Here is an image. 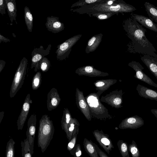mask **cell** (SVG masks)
Returning a JSON list of instances; mask_svg holds the SVG:
<instances>
[{"instance_id": "cell-38", "label": "cell", "mask_w": 157, "mask_h": 157, "mask_svg": "<svg viewBox=\"0 0 157 157\" xmlns=\"http://www.w3.org/2000/svg\"><path fill=\"white\" fill-rule=\"evenodd\" d=\"M101 141L103 144L105 145H108L110 144L109 140L106 138H102Z\"/></svg>"}, {"instance_id": "cell-1", "label": "cell", "mask_w": 157, "mask_h": 157, "mask_svg": "<svg viewBox=\"0 0 157 157\" xmlns=\"http://www.w3.org/2000/svg\"><path fill=\"white\" fill-rule=\"evenodd\" d=\"M125 29L132 40V52L157 58L156 51L147 38L146 29L132 17L126 20Z\"/></svg>"}, {"instance_id": "cell-35", "label": "cell", "mask_w": 157, "mask_h": 157, "mask_svg": "<svg viewBox=\"0 0 157 157\" xmlns=\"http://www.w3.org/2000/svg\"><path fill=\"white\" fill-rule=\"evenodd\" d=\"M87 148L88 151L91 153L94 152V149L93 146L90 144H88L86 146Z\"/></svg>"}, {"instance_id": "cell-23", "label": "cell", "mask_w": 157, "mask_h": 157, "mask_svg": "<svg viewBox=\"0 0 157 157\" xmlns=\"http://www.w3.org/2000/svg\"><path fill=\"white\" fill-rule=\"evenodd\" d=\"M144 6L149 18L157 24V7L148 2L144 3Z\"/></svg>"}, {"instance_id": "cell-24", "label": "cell", "mask_w": 157, "mask_h": 157, "mask_svg": "<svg viewBox=\"0 0 157 157\" xmlns=\"http://www.w3.org/2000/svg\"><path fill=\"white\" fill-rule=\"evenodd\" d=\"M24 10L25 22L29 31L31 32L33 25V15L28 7L25 6Z\"/></svg>"}, {"instance_id": "cell-21", "label": "cell", "mask_w": 157, "mask_h": 157, "mask_svg": "<svg viewBox=\"0 0 157 157\" xmlns=\"http://www.w3.org/2000/svg\"><path fill=\"white\" fill-rule=\"evenodd\" d=\"M102 36L101 33L96 34L89 40L85 50L86 53L93 52L96 50L101 41Z\"/></svg>"}, {"instance_id": "cell-20", "label": "cell", "mask_w": 157, "mask_h": 157, "mask_svg": "<svg viewBox=\"0 0 157 157\" xmlns=\"http://www.w3.org/2000/svg\"><path fill=\"white\" fill-rule=\"evenodd\" d=\"M117 82V80L116 79L98 80L95 82L94 83V85L95 86V89L97 92L101 94Z\"/></svg>"}, {"instance_id": "cell-28", "label": "cell", "mask_w": 157, "mask_h": 157, "mask_svg": "<svg viewBox=\"0 0 157 157\" xmlns=\"http://www.w3.org/2000/svg\"><path fill=\"white\" fill-rule=\"evenodd\" d=\"M42 82L41 74L39 71H37L34 75L32 82V88L33 90H36L40 87Z\"/></svg>"}, {"instance_id": "cell-37", "label": "cell", "mask_w": 157, "mask_h": 157, "mask_svg": "<svg viewBox=\"0 0 157 157\" xmlns=\"http://www.w3.org/2000/svg\"><path fill=\"white\" fill-rule=\"evenodd\" d=\"M121 150L123 152H125L127 151V147L126 144L124 143H123L121 145Z\"/></svg>"}, {"instance_id": "cell-12", "label": "cell", "mask_w": 157, "mask_h": 157, "mask_svg": "<svg viewBox=\"0 0 157 157\" xmlns=\"http://www.w3.org/2000/svg\"><path fill=\"white\" fill-rule=\"evenodd\" d=\"M32 103V101L30 98V94H28L25 100L21 112L17 121L18 130H22L23 129L29 112L31 104Z\"/></svg>"}, {"instance_id": "cell-2", "label": "cell", "mask_w": 157, "mask_h": 157, "mask_svg": "<svg viewBox=\"0 0 157 157\" xmlns=\"http://www.w3.org/2000/svg\"><path fill=\"white\" fill-rule=\"evenodd\" d=\"M107 1L90 4L75 9H71V10L80 14L87 13L89 15L101 13L131 12L136 9L135 7L123 0H116L113 4L110 5L107 4Z\"/></svg>"}, {"instance_id": "cell-7", "label": "cell", "mask_w": 157, "mask_h": 157, "mask_svg": "<svg viewBox=\"0 0 157 157\" xmlns=\"http://www.w3.org/2000/svg\"><path fill=\"white\" fill-rule=\"evenodd\" d=\"M122 90H115L102 96L100 98L101 101L105 103L112 107L119 109L122 107L123 103Z\"/></svg>"}, {"instance_id": "cell-31", "label": "cell", "mask_w": 157, "mask_h": 157, "mask_svg": "<svg viewBox=\"0 0 157 157\" xmlns=\"http://www.w3.org/2000/svg\"><path fill=\"white\" fill-rule=\"evenodd\" d=\"M117 13L112 12L101 13L91 14L89 15H91L92 16L96 17L99 20H103L108 19L113 15Z\"/></svg>"}, {"instance_id": "cell-42", "label": "cell", "mask_w": 157, "mask_h": 157, "mask_svg": "<svg viewBox=\"0 0 157 157\" xmlns=\"http://www.w3.org/2000/svg\"><path fill=\"white\" fill-rule=\"evenodd\" d=\"M77 156H79L81 154V152L80 151H79L78 152H77L76 153Z\"/></svg>"}, {"instance_id": "cell-17", "label": "cell", "mask_w": 157, "mask_h": 157, "mask_svg": "<svg viewBox=\"0 0 157 157\" xmlns=\"http://www.w3.org/2000/svg\"><path fill=\"white\" fill-rule=\"evenodd\" d=\"M132 16L141 25L157 33V24L150 18L134 13L132 14Z\"/></svg>"}, {"instance_id": "cell-9", "label": "cell", "mask_w": 157, "mask_h": 157, "mask_svg": "<svg viewBox=\"0 0 157 157\" xmlns=\"http://www.w3.org/2000/svg\"><path fill=\"white\" fill-rule=\"evenodd\" d=\"M128 66L135 71L134 77L149 85L157 88V84L143 71L144 68L139 62L132 61L128 63Z\"/></svg>"}, {"instance_id": "cell-22", "label": "cell", "mask_w": 157, "mask_h": 157, "mask_svg": "<svg viewBox=\"0 0 157 157\" xmlns=\"http://www.w3.org/2000/svg\"><path fill=\"white\" fill-rule=\"evenodd\" d=\"M6 4V9L11 23L13 21H16L17 12V11L15 0H5Z\"/></svg>"}, {"instance_id": "cell-30", "label": "cell", "mask_w": 157, "mask_h": 157, "mask_svg": "<svg viewBox=\"0 0 157 157\" xmlns=\"http://www.w3.org/2000/svg\"><path fill=\"white\" fill-rule=\"evenodd\" d=\"M50 61L46 57H44L40 61L39 65V70H40L43 72H47L50 67Z\"/></svg>"}, {"instance_id": "cell-25", "label": "cell", "mask_w": 157, "mask_h": 157, "mask_svg": "<svg viewBox=\"0 0 157 157\" xmlns=\"http://www.w3.org/2000/svg\"><path fill=\"white\" fill-rule=\"evenodd\" d=\"M72 118L71 114L68 109L64 108L61 119V127L63 130L66 132L68 125Z\"/></svg>"}, {"instance_id": "cell-11", "label": "cell", "mask_w": 157, "mask_h": 157, "mask_svg": "<svg viewBox=\"0 0 157 157\" xmlns=\"http://www.w3.org/2000/svg\"><path fill=\"white\" fill-rule=\"evenodd\" d=\"M75 95L76 103L78 108L88 120L91 121L92 117L88 105L84 96L83 92L77 87Z\"/></svg>"}, {"instance_id": "cell-36", "label": "cell", "mask_w": 157, "mask_h": 157, "mask_svg": "<svg viewBox=\"0 0 157 157\" xmlns=\"http://www.w3.org/2000/svg\"><path fill=\"white\" fill-rule=\"evenodd\" d=\"M5 64L6 62L5 61L3 60H0V73L1 72L5 66Z\"/></svg>"}, {"instance_id": "cell-32", "label": "cell", "mask_w": 157, "mask_h": 157, "mask_svg": "<svg viewBox=\"0 0 157 157\" xmlns=\"http://www.w3.org/2000/svg\"><path fill=\"white\" fill-rule=\"evenodd\" d=\"M6 4L5 0H0V13L1 14L3 15L5 14L6 12Z\"/></svg>"}, {"instance_id": "cell-5", "label": "cell", "mask_w": 157, "mask_h": 157, "mask_svg": "<svg viewBox=\"0 0 157 157\" xmlns=\"http://www.w3.org/2000/svg\"><path fill=\"white\" fill-rule=\"evenodd\" d=\"M28 60L23 57L17 69L11 86L10 96L13 97L21 88L26 73Z\"/></svg>"}, {"instance_id": "cell-41", "label": "cell", "mask_w": 157, "mask_h": 157, "mask_svg": "<svg viewBox=\"0 0 157 157\" xmlns=\"http://www.w3.org/2000/svg\"><path fill=\"white\" fill-rule=\"evenodd\" d=\"M4 114V111H2L0 112V124L3 119Z\"/></svg>"}, {"instance_id": "cell-26", "label": "cell", "mask_w": 157, "mask_h": 157, "mask_svg": "<svg viewBox=\"0 0 157 157\" xmlns=\"http://www.w3.org/2000/svg\"><path fill=\"white\" fill-rule=\"evenodd\" d=\"M21 144L22 157H32L30 146L27 139H24L22 141Z\"/></svg>"}, {"instance_id": "cell-34", "label": "cell", "mask_w": 157, "mask_h": 157, "mask_svg": "<svg viewBox=\"0 0 157 157\" xmlns=\"http://www.w3.org/2000/svg\"><path fill=\"white\" fill-rule=\"evenodd\" d=\"M10 41V39L4 36L0 33V43H1L2 42L6 43Z\"/></svg>"}, {"instance_id": "cell-40", "label": "cell", "mask_w": 157, "mask_h": 157, "mask_svg": "<svg viewBox=\"0 0 157 157\" xmlns=\"http://www.w3.org/2000/svg\"><path fill=\"white\" fill-rule=\"evenodd\" d=\"M74 146V144L72 142H70L68 144V148L69 149L72 148Z\"/></svg>"}, {"instance_id": "cell-29", "label": "cell", "mask_w": 157, "mask_h": 157, "mask_svg": "<svg viewBox=\"0 0 157 157\" xmlns=\"http://www.w3.org/2000/svg\"><path fill=\"white\" fill-rule=\"evenodd\" d=\"M106 0H81L75 2L72 5L71 7H82L86 5L96 3L105 2Z\"/></svg>"}, {"instance_id": "cell-19", "label": "cell", "mask_w": 157, "mask_h": 157, "mask_svg": "<svg viewBox=\"0 0 157 157\" xmlns=\"http://www.w3.org/2000/svg\"><path fill=\"white\" fill-rule=\"evenodd\" d=\"M136 90L141 97L157 101V91L138 84Z\"/></svg>"}, {"instance_id": "cell-8", "label": "cell", "mask_w": 157, "mask_h": 157, "mask_svg": "<svg viewBox=\"0 0 157 157\" xmlns=\"http://www.w3.org/2000/svg\"><path fill=\"white\" fill-rule=\"evenodd\" d=\"M52 45L49 44L47 48L44 49L43 46L39 48H35L32 52L31 68H34V71L37 72L39 70V65L42 59L46 56L49 54Z\"/></svg>"}, {"instance_id": "cell-15", "label": "cell", "mask_w": 157, "mask_h": 157, "mask_svg": "<svg viewBox=\"0 0 157 157\" xmlns=\"http://www.w3.org/2000/svg\"><path fill=\"white\" fill-rule=\"evenodd\" d=\"M45 25L47 30L53 33H59L65 28L64 24L59 21L58 17L52 16L47 17Z\"/></svg>"}, {"instance_id": "cell-10", "label": "cell", "mask_w": 157, "mask_h": 157, "mask_svg": "<svg viewBox=\"0 0 157 157\" xmlns=\"http://www.w3.org/2000/svg\"><path fill=\"white\" fill-rule=\"evenodd\" d=\"M36 121V115L35 114L33 113L28 119L27 122L28 128L26 132V139L29 144L32 155H33L34 152Z\"/></svg>"}, {"instance_id": "cell-3", "label": "cell", "mask_w": 157, "mask_h": 157, "mask_svg": "<svg viewBox=\"0 0 157 157\" xmlns=\"http://www.w3.org/2000/svg\"><path fill=\"white\" fill-rule=\"evenodd\" d=\"M55 131L52 121L48 115H43L39 121L37 144L44 153L46 150L53 137Z\"/></svg>"}, {"instance_id": "cell-4", "label": "cell", "mask_w": 157, "mask_h": 157, "mask_svg": "<svg viewBox=\"0 0 157 157\" xmlns=\"http://www.w3.org/2000/svg\"><path fill=\"white\" fill-rule=\"evenodd\" d=\"M101 94L98 93H91L85 97L92 116L100 120L111 119L112 116L108 109L102 104L100 99Z\"/></svg>"}, {"instance_id": "cell-16", "label": "cell", "mask_w": 157, "mask_h": 157, "mask_svg": "<svg viewBox=\"0 0 157 157\" xmlns=\"http://www.w3.org/2000/svg\"><path fill=\"white\" fill-rule=\"evenodd\" d=\"M60 101L61 98L57 90L52 88L47 94V106L48 110L51 111L56 108Z\"/></svg>"}, {"instance_id": "cell-33", "label": "cell", "mask_w": 157, "mask_h": 157, "mask_svg": "<svg viewBox=\"0 0 157 157\" xmlns=\"http://www.w3.org/2000/svg\"><path fill=\"white\" fill-rule=\"evenodd\" d=\"M130 151L132 155H135V154H136L137 156L138 150L135 146H132L131 148Z\"/></svg>"}, {"instance_id": "cell-39", "label": "cell", "mask_w": 157, "mask_h": 157, "mask_svg": "<svg viewBox=\"0 0 157 157\" xmlns=\"http://www.w3.org/2000/svg\"><path fill=\"white\" fill-rule=\"evenodd\" d=\"M151 112L155 116L157 119V109H151Z\"/></svg>"}, {"instance_id": "cell-43", "label": "cell", "mask_w": 157, "mask_h": 157, "mask_svg": "<svg viewBox=\"0 0 157 157\" xmlns=\"http://www.w3.org/2000/svg\"></svg>"}, {"instance_id": "cell-13", "label": "cell", "mask_w": 157, "mask_h": 157, "mask_svg": "<svg viewBox=\"0 0 157 157\" xmlns=\"http://www.w3.org/2000/svg\"><path fill=\"white\" fill-rule=\"evenodd\" d=\"M75 73L80 76L84 75L91 77H104L109 75L108 73L98 70L91 66L79 67L75 70Z\"/></svg>"}, {"instance_id": "cell-14", "label": "cell", "mask_w": 157, "mask_h": 157, "mask_svg": "<svg viewBox=\"0 0 157 157\" xmlns=\"http://www.w3.org/2000/svg\"><path fill=\"white\" fill-rule=\"evenodd\" d=\"M144 121L140 117L135 115L128 117L123 120L120 125L121 128L136 129L144 124Z\"/></svg>"}, {"instance_id": "cell-18", "label": "cell", "mask_w": 157, "mask_h": 157, "mask_svg": "<svg viewBox=\"0 0 157 157\" xmlns=\"http://www.w3.org/2000/svg\"><path fill=\"white\" fill-rule=\"evenodd\" d=\"M140 59L157 79V58L144 55Z\"/></svg>"}, {"instance_id": "cell-27", "label": "cell", "mask_w": 157, "mask_h": 157, "mask_svg": "<svg viewBox=\"0 0 157 157\" xmlns=\"http://www.w3.org/2000/svg\"><path fill=\"white\" fill-rule=\"evenodd\" d=\"M15 142L10 139L7 143L5 157H15Z\"/></svg>"}, {"instance_id": "cell-6", "label": "cell", "mask_w": 157, "mask_h": 157, "mask_svg": "<svg viewBox=\"0 0 157 157\" xmlns=\"http://www.w3.org/2000/svg\"><path fill=\"white\" fill-rule=\"evenodd\" d=\"M82 36V34L75 35L58 45L56 52L57 59L59 60H62L68 57L71 50L72 48L80 39Z\"/></svg>"}]
</instances>
